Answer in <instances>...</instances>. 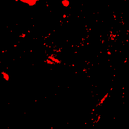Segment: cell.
<instances>
[{
    "instance_id": "6da1fadb",
    "label": "cell",
    "mask_w": 129,
    "mask_h": 129,
    "mask_svg": "<svg viewBox=\"0 0 129 129\" xmlns=\"http://www.w3.org/2000/svg\"><path fill=\"white\" fill-rule=\"evenodd\" d=\"M24 2L27 3L28 4H29L30 6H33L35 4V3H36V1H24Z\"/></svg>"
}]
</instances>
